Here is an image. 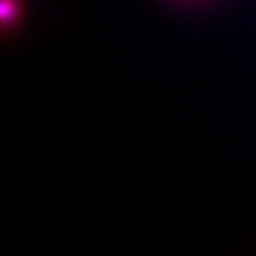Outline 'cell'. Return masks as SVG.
Wrapping results in <instances>:
<instances>
[{"mask_svg": "<svg viewBox=\"0 0 256 256\" xmlns=\"http://www.w3.org/2000/svg\"><path fill=\"white\" fill-rule=\"evenodd\" d=\"M22 14V0H0V22H2L4 34L12 32L18 27Z\"/></svg>", "mask_w": 256, "mask_h": 256, "instance_id": "obj_1", "label": "cell"}, {"mask_svg": "<svg viewBox=\"0 0 256 256\" xmlns=\"http://www.w3.org/2000/svg\"><path fill=\"white\" fill-rule=\"evenodd\" d=\"M186 2H194V0H186Z\"/></svg>", "mask_w": 256, "mask_h": 256, "instance_id": "obj_2", "label": "cell"}]
</instances>
